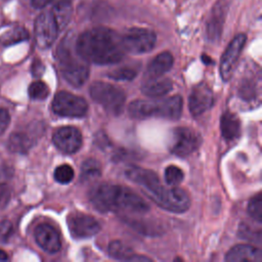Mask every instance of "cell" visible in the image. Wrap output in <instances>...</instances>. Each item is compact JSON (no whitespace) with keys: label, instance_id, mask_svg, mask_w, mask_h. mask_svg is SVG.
Returning a JSON list of instances; mask_svg holds the SVG:
<instances>
[{"label":"cell","instance_id":"cell-1","mask_svg":"<svg viewBox=\"0 0 262 262\" xmlns=\"http://www.w3.org/2000/svg\"><path fill=\"white\" fill-rule=\"evenodd\" d=\"M75 48L85 61L96 64L119 62L126 53L121 35L105 27L93 28L82 33L75 41Z\"/></svg>","mask_w":262,"mask_h":262},{"label":"cell","instance_id":"cell-2","mask_svg":"<svg viewBox=\"0 0 262 262\" xmlns=\"http://www.w3.org/2000/svg\"><path fill=\"white\" fill-rule=\"evenodd\" d=\"M125 175L139 185L159 207L173 213H182L189 208L190 201L186 191L177 186L162 185L154 171L138 166H129L125 170Z\"/></svg>","mask_w":262,"mask_h":262},{"label":"cell","instance_id":"cell-3","mask_svg":"<svg viewBox=\"0 0 262 262\" xmlns=\"http://www.w3.org/2000/svg\"><path fill=\"white\" fill-rule=\"evenodd\" d=\"M93 207L102 212L145 213L148 204L133 190L116 184L102 183L95 185L89 192Z\"/></svg>","mask_w":262,"mask_h":262},{"label":"cell","instance_id":"cell-4","mask_svg":"<svg viewBox=\"0 0 262 262\" xmlns=\"http://www.w3.org/2000/svg\"><path fill=\"white\" fill-rule=\"evenodd\" d=\"M58 64L63 78L74 87L82 86L89 76V68L76 51L74 37L69 33L56 50Z\"/></svg>","mask_w":262,"mask_h":262},{"label":"cell","instance_id":"cell-5","mask_svg":"<svg viewBox=\"0 0 262 262\" xmlns=\"http://www.w3.org/2000/svg\"><path fill=\"white\" fill-rule=\"evenodd\" d=\"M182 104L183 101L179 95L152 100H134L129 104L128 112L134 119L156 117L177 120L181 116Z\"/></svg>","mask_w":262,"mask_h":262},{"label":"cell","instance_id":"cell-6","mask_svg":"<svg viewBox=\"0 0 262 262\" xmlns=\"http://www.w3.org/2000/svg\"><path fill=\"white\" fill-rule=\"evenodd\" d=\"M89 94L92 99L100 104L108 114L118 116L122 113L126 95L120 87L98 81L92 83L89 88Z\"/></svg>","mask_w":262,"mask_h":262},{"label":"cell","instance_id":"cell-7","mask_svg":"<svg viewBox=\"0 0 262 262\" xmlns=\"http://www.w3.org/2000/svg\"><path fill=\"white\" fill-rule=\"evenodd\" d=\"M121 39L126 52L141 54L150 51L155 47L157 36L149 29L131 28L121 36Z\"/></svg>","mask_w":262,"mask_h":262},{"label":"cell","instance_id":"cell-8","mask_svg":"<svg viewBox=\"0 0 262 262\" xmlns=\"http://www.w3.org/2000/svg\"><path fill=\"white\" fill-rule=\"evenodd\" d=\"M52 111L61 117L82 118L88 111V104L81 96L60 91L53 98Z\"/></svg>","mask_w":262,"mask_h":262},{"label":"cell","instance_id":"cell-9","mask_svg":"<svg viewBox=\"0 0 262 262\" xmlns=\"http://www.w3.org/2000/svg\"><path fill=\"white\" fill-rule=\"evenodd\" d=\"M202 143L201 135L191 128L178 127L174 129L170 150L178 157H186L199 148Z\"/></svg>","mask_w":262,"mask_h":262},{"label":"cell","instance_id":"cell-10","mask_svg":"<svg viewBox=\"0 0 262 262\" xmlns=\"http://www.w3.org/2000/svg\"><path fill=\"white\" fill-rule=\"evenodd\" d=\"M58 26L52 11H45L40 13L34 26L35 40L41 49L50 47L55 41L58 34Z\"/></svg>","mask_w":262,"mask_h":262},{"label":"cell","instance_id":"cell-11","mask_svg":"<svg viewBox=\"0 0 262 262\" xmlns=\"http://www.w3.org/2000/svg\"><path fill=\"white\" fill-rule=\"evenodd\" d=\"M246 40L247 37L245 34L236 35L222 54L220 62V76L224 81H228L231 78L236 61L245 46Z\"/></svg>","mask_w":262,"mask_h":262},{"label":"cell","instance_id":"cell-12","mask_svg":"<svg viewBox=\"0 0 262 262\" xmlns=\"http://www.w3.org/2000/svg\"><path fill=\"white\" fill-rule=\"evenodd\" d=\"M68 226L73 237L87 238L100 230L97 220L84 213H72L68 217Z\"/></svg>","mask_w":262,"mask_h":262},{"label":"cell","instance_id":"cell-13","mask_svg":"<svg viewBox=\"0 0 262 262\" xmlns=\"http://www.w3.org/2000/svg\"><path fill=\"white\" fill-rule=\"evenodd\" d=\"M52 140L60 151L74 154L78 151L82 145V134L75 127H61L53 133Z\"/></svg>","mask_w":262,"mask_h":262},{"label":"cell","instance_id":"cell-14","mask_svg":"<svg viewBox=\"0 0 262 262\" xmlns=\"http://www.w3.org/2000/svg\"><path fill=\"white\" fill-rule=\"evenodd\" d=\"M214 102V96L211 88L204 82L193 87L189 94L188 105L193 116H200L208 111Z\"/></svg>","mask_w":262,"mask_h":262},{"label":"cell","instance_id":"cell-15","mask_svg":"<svg viewBox=\"0 0 262 262\" xmlns=\"http://www.w3.org/2000/svg\"><path fill=\"white\" fill-rule=\"evenodd\" d=\"M229 7V0H219L212 8L207 23V36L212 42L217 41L223 30L225 16Z\"/></svg>","mask_w":262,"mask_h":262},{"label":"cell","instance_id":"cell-16","mask_svg":"<svg viewBox=\"0 0 262 262\" xmlns=\"http://www.w3.org/2000/svg\"><path fill=\"white\" fill-rule=\"evenodd\" d=\"M34 235L39 247L45 252L53 254L59 251L61 247L60 237L52 225L48 223L39 224L35 229Z\"/></svg>","mask_w":262,"mask_h":262},{"label":"cell","instance_id":"cell-17","mask_svg":"<svg viewBox=\"0 0 262 262\" xmlns=\"http://www.w3.org/2000/svg\"><path fill=\"white\" fill-rule=\"evenodd\" d=\"M228 262H260L262 255L260 249L250 245H237L232 247L226 254Z\"/></svg>","mask_w":262,"mask_h":262},{"label":"cell","instance_id":"cell-18","mask_svg":"<svg viewBox=\"0 0 262 262\" xmlns=\"http://www.w3.org/2000/svg\"><path fill=\"white\" fill-rule=\"evenodd\" d=\"M173 88L172 81L168 78L161 77H154L149 78L145 81L141 86V91L144 95L148 97H162L168 94Z\"/></svg>","mask_w":262,"mask_h":262},{"label":"cell","instance_id":"cell-19","mask_svg":"<svg viewBox=\"0 0 262 262\" xmlns=\"http://www.w3.org/2000/svg\"><path fill=\"white\" fill-rule=\"evenodd\" d=\"M221 135L226 140H233L239 136L241 122L239 119L231 112H225L220 119Z\"/></svg>","mask_w":262,"mask_h":262},{"label":"cell","instance_id":"cell-20","mask_svg":"<svg viewBox=\"0 0 262 262\" xmlns=\"http://www.w3.org/2000/svg\"><path fill=\"white\" fill-rule=\"evenodd\" d=\"M173 56L170 52L165 51L158 54L148 64L147 67V74L149 78L154 77H161L165 73H167L173 66Z\"/></svg>","mask_w":262,"mask_h":262},{"label":"cell","instance_id":"cell-21","mask_svg":"<svg viewBox=\"0 0 262 262\" xmlns=\"http://www.w3.org/2000/svg\"><path fill=\"white\" fill-rule=\"evenodd\" d=\"M33 145V139L25 132H15L10 135L8 147L11 151L25 154Z\"/></svg>","mask_w":262,"mask_h":262},{"label":"cell","instance_id":"cell-22","mask_svg":"<svg viewBox=\"0 0 262 262\" xmlns=\"http://www.w3.org/2000/svg\"><path fill=\"white\" fill-rule=\"evenodd\" d=\"M108 254L111 257L117 260H128L130 261L135 255L134 251L126 244L121 241H113L108 245Z\"/></svg>","mask_w":262,"mask_h":262},{"label":"cell","instance_id":"cell-23","mask_svg":"<svg viewBox=\"0 0 262 262\" xmlns=\"http://www.w3.org/2000/svg\"><path fill=\"white\" fill-rule=\"evenodd\" d=\"M52 13L55 17L58 29L59 30L63 29L68 25V23L70 20V17H71V14H72V7H71L70 2L66 1V0L59 1L54 6V8L52 10Z\"/></svg>","mask_w":262,"mask_h":262},{"label":"cell","instance_id":"cell-24","mask_svg":"<svg viewBox=\"0 0 262 262\" xmlns=\"http://www.w3.org/2000/svg\"><path fill=\"white\" fill-rule=\"evenodd\" d=\"M101 174L100 165L94 159H88L81 166V179L84 181L98 178Z\"/></svg>","mask_w":262,"mask_h":262},{"label":"cell","instance_id":"cell-25","mask_svg":"<svg viewBox=\"0 0 262 262\" xmlns=\"http://www.w3.org/2000/svg\"><path fill=\"white\" fill-rule=\"evenodd\" d=\"M28 38H29L28 32L24 28L17 27V28L12 29L11 31L7 32L6 34H4L1 37V42L4 45H11V44L27 40Z\"/></svg>","mask_w":262,"mask_h":262},{"label":"cell","instance_id":"cell-26","mask_svg":"<svg viewBox=\"0 0 262 262\" xmlns=\"http://www.w3.org/2000/svg\"><path fill=\"white\" fill-rule=\"evenodd\" d=\"M137 73L132 68L124 67L117 70H113L107 73V77L117 81H131L136 77Z\"/></svg>","mask_w":262,"mask_h":262},{"label":"cell","instance_id":"cell-27","mask_svg":"<svg viewBox=\"0 0 262 262\" xmlns=\"http://www.w3.org/2000/svg\"><path fill=\"white\" fill-rule=\"evenodd\" d=\"M184 174L180 168L170 165L165 169V180L171 186L178 185L183 180Z\"/></svg>","mask_w":262,"mask_h":262},{"label":"cell","instance_id":"cell-28","mask_svg":"<svg viewBox=\"0 0 262 262\" xmlns=\"http://www.w3.org/2000/svg\"><path fill=\"white\" fill-rule=\"evenodd\" d=\"M49 94L48 86L41 81L33 82L29 87V95L32 99H45Z\"/></svg>","mask_w":262,"mask_h":262},{"label":"cell","instance_id":"cell-29","mask_svg":"<svg viewBox=\"0 0 262 262\" xmlns=\"http://www.w3.org/2000/svg\"><path fill=\"white\" fill-rule=\"evenodd\" d=\"M248 212L250 216L258 223L262 221V196L261 194L255 195L248 204Z\"/></svg>","mask_w":262,"mask_h":262},{"label":"cell","instance_id":"cell-30","mask_svg":"<svg viewBox=\"0 0 262 262\" xmlns=\"http://www.w3.org/2000/svg\"><path fill=\"white\" fill-rule=\"evenodd\" d=\"M73 178H74V170L70 165H67V164L60 165L54 171V179L61 184L71 182Z\"/></svg>","mask_w":262,"mask_h":262},{"label":"cell","instance_id":"cell-31","mask_svg":"<svg viewBox=\"0 0 262 262\" xmlns=\"http://www.w3.org/2000/svg\"><path fill=\"white\" fill-rule=\"evenodd\" d=\"M13 231L12 224L8 220L0 221V242H7Z\"/></svg>","mask_w":262,"mask_h":262},{"label":"cell","instance_id":"cell-32","mask_svg":"<svg viewBox=\"0 0 262 262\" xmlns=\"http://www.w3.org/2000/svg\"><path fill=\"white\" fill-rule=\"evenodd\" d=\"M11 196V190L5 183H0V209H3L8 204Z\"/></svg>","mask_w":262,"mask_h":262},{"label":"cell","instance_id":"cell-33","mask_svg":"<svg viewBox=\"0 0 262 262\" xmlns=\"http://www.w3.org/2000/svg\"><path fill=\"white\" fill-rule=\"evenodd\" d=\"M10 122V116L5 108L0 107V135L6 130Z\"/></svg>","mask_w":262,"mask_h":262},{"label":"cell","instance_id":"cell-34","mask_svg":"<svg viewBox=\"0 0 262 262\" xmlns=\"http://www.w3.org/2000/svg\"><path fill=\"white\" fill-rule=\"evenodd\" d=\"M44 71V67L43 64L39 61V60H36L34 63H33V67H32V73L35 77H39L42 75Z\"/></svg>","mask_w":262,"mask_h":262},{"label":"cell","instance_id":"cell-35","mask_svg":"<svg viewBox=\"0 0 262 262\" xmlns=\"http://www.w3.org/2000/svg\"><path fill=\"white\" fill-rule=\"evenodd\" d=\"M51 0H32V5L35 8H43L45 7Z\"/></svg>","mask_w":262,"mask_h":262},{"label":"cell","instance_id":"cell-36","mask_svg":"<svg viewBox=\"0 0 262 262\" xmlns=\"http://www.w3.org/2000/svg\"><path fill=\"white\" fill-rule=\"evenodd\" d=\"M6 260H8V256L6 252L0 250V261H6Z\"/></svg>","mask_w":262,"mask_h":262}]
</instances>
